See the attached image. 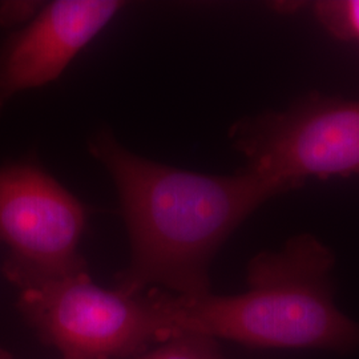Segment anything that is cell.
I'll use <instances>...</instances> for the list:
<instances>
[{"mask_svg": "<svg viewBox=\"0 0 359 359\" xmlns=\"http://www.w3.org/2000/svg\"><path fill=\"white\" fill-rule=\"evenodd\" d=\"M90 152L114 180L130 243L116 290L137 295L158 285L181 297L209 294V269L233 231L280 191L250 169L205 175L130 152L107 129Z\"/></svg>", "mask_w": 359, "mask_h": 359, "instance_id": "6da1fadb", "label": "cell"}, {"mask_svg": "<svg viewBox=\"0 0 359 359\" xmlns=\"http://www.w3.org/2000/svg\"><path fill=\"white\" fill-rule=\"evenodd\" d=\"M333 266V253L302 234L278 252L257 255L241 294L157 292L168 334H203L258 348L350 351L359 346V325L334 304Z\"/></svg>", "mask_w": 359, "mask_h": 359, "instance_id": "7a4b0ae2", "label": "cell"}, {"mask_svg": "<svg viewBox=\"0 0 359 359\" xmlns=\"http://www.w3.org/2000/svg\"><path fill=\"white\" fill-rule=\"evenodd\" d=\"M18 309L63 359L135 358L169 337L157 292L104 289L88 271L19 289Z\"/></svg>", "mask_w": 359, "mask_h": 359, "instance_id": "3957f363", "label": "cell"}, {"mask_svg": "<svg viewBox=\"0 0 359 359\" xmlns=\"http://www.w3.org/2000/svg\"><path fill=\"white\" fill-rule=\"evenodd\" d=\"M246 167L280 193L309 180L359 177V100L313 96L231 129Z\"/></svg>", "mask_w": 359, "mask_h": 359, "instance_id": "277c9868", "label": "cell"}, {"mask_svg": "<svg viewBox=\"0 0 359 359\" xmlns=\"http://www.w3.org/2000/svg\"><path fill=\"white\" fill-rule=\"evenodd\" d=\"M86 221L81 201L36 164L0 165L3 274L18 290L88 271L79 252Z\"/></svg>", "mask_w": 359, "mask_h": 359, "instance_id": "5b68a950", "label": "cell"}, {"mask_svg": "<svg viewBox=\"0 0 359 359\" xmlns=\"http://www.w3.org/2000/svg\"><path fill=\"white\" fill-rule=\"evenodd\" d=\"M123 6L116 0H56L41 6L0 50V112L18 93L60 77Z\"/></svg>", "mask_w": 359, "mask_h": 359, "instance_id": "8992f818", "label": "cell"}, {"mask_svg": "<svg viewBox=\"0 0 359 359\" xmlns=\"http://www.w3.org/2000/svg\"><path fill=\"white\" fill-rule=\"evenodd\" d=\"M157 344L135 359H224L217 341L203 334H173Z\"/></svg>", "mask_w": 359, "mask_h": 359, "instance_id": "52a82bcc", "label": "cell"}, {"mask_svg": "<svg viewBox=\"0 0 359 359\" xmlns=\"http://www.w3.org/2000/svg\"><path fill=\"white\" fill-rule=\"evenodd\" d=\"M313 10L334 38L359 44V0H323L317 1Z\"/></svg>", "mask_w": 359, "mask_h": 359, "instance_id": "ba28073f", "label": "cell"}, {"mask_svg": "<svg viewBox=\"0 0 359 359\" xmlns=\"http://www.w3.org/2000/svg\"><path fill=\"white\" fill-rule=\"evenodd\" d=\"M36 1H6L0 6V26L11 27L28 23L40 10Z\"/></svg>", "mask_w": 359, "mask_h": 359, "instance_id": "9c48e42d", "label": "cell"}, {"mask_svg": "<svg viewBox=\"0 0 359 359\" xmlns=\"http://www.w3.org/2000/svg\"><path fill=\"white\" fill-rule=\"evenodd\" d=\"M0 359H16L13 357L10 351H7L6 348L0 347Z\"/></svg>", "mask_w": 359, "mask_h": 359, "instance_id": "30bf717a", "label": "cell"}]
</instances>
